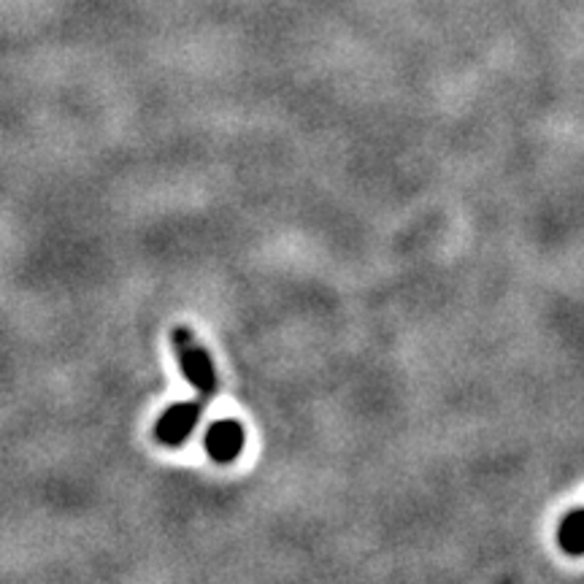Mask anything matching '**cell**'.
Instances as JSON below:
<instances>
[{"label":"cell","mask_w":584,"mask_h":584,"mask_svg":"<svg viewBox=\"0 0 584 584\" xmlns=\"http://www.w3.org/2000/svg\"><path fill=\"white\" fill-rule=\"evenodd\" d=\"M243 444H247V430H243V425L238 419H219V422L208 425L206 439H203L208 457L217 463L238 461Z\"/></svg>","instance_id":"obj_3"},{"label":"cell","mask_w":584,"mask_h":584,"mask_svg":"<svg viewBox=\"0 0 584 584\" xmlns=\"http://www.w3.org/2000/svg\"><path fill=\"white\" fill-rule=\"evenodd\" d=\"M171 347L176 351L181 373H184L187 382L192 384L198 398L201 401L214 398V395L219 393V373L212 355H208V349L201 344V338H198L187 325H176L171 331Z\"/></svg>","instance_id":"obj_1"},{"label":"cell","mask_w":584,"mask_h":584,"mask_svg":"<svg viewBox=\"0 0 584 584\" xmlns=\"http://www.w3.org/2000/svg\"><path fill=\"white\" fill-rule=\"evenodd\" d=\"M558 544L565 555L571 558H582L584 555V509H574L563 517L558 527Z\"/></svg>","instance_id":"obj_4"},{"label":"cell","mask_w":584,"mask_h":584,"mask_svg":"<svg viewBox=\"0 0 584 584\" xmlns=\"http://www.w3.org/2000/svg\"><path fill=\"white\" fill-rule=\"evenodd\" d=\"M203 406H206V401L192 398L163 412L160 419L155 422V439L160 441L163 446L184 444V441L192 436V430H195L198 419H201Z\"/></svg>","instance_id":"obj_2"}]
</instances>
